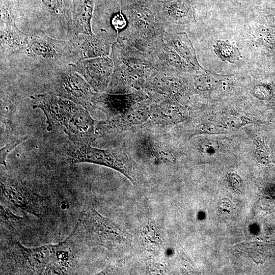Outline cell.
Instances as JSON below:
<instances>
[{"mask_svg": "<svg viewBox=\"0 0 275 275\" xmlns=\"http://www.w3.org/2000/svg\"><path fill=\"white\" fill-rule=\"evenodd\" d=\"M32 98L33 108L41 109L46 117L48 131L64 132L72 143L90 144L97 137L96 123L84 106L52 93Z\"/></svg>", "mask_w": 275, "mask_h": 275, "instance_id": "obj_1", "label": "cell"}, {"mask_svg": "<svg viewBox=\"0 0 275 275\" xmlns=\"http://www.w3.org/2000/svg\"><path fill=\"white\" fill-rule=\"evenodd\" d=\"M151 101L143 91L122 94L96 93L92 106L107 116L105 121L97 123V134L122 132L145 124L150 118Z\"/></svg>", "mask_w": 275, "mask_h": 275, "instance_id": "obj_2", "label": "cell"}, {"mask_svg": "<svg viewBox=\"0 0 275 275\" xmlns=\"http://www.w3.org/2000/svg\"><path fill=\"white\" fill-rule=\"evenodd\" d=\"M110 57L114 70L105 93L122 94L142 91L147 79L157 70L150 53L123 43H113Z\"/></svg>", "mask_w": 275, "mask_h": 275, "instance_id": "obj_3", "label": "cell"}, {"mask_svg": "<svg viewBox=\"0 0 275 275\" xmlns=\"http://www.w3.org/2000/svg\"><path fill=\"white\" fill-rule=\"evenodd\" d=\"M126 31L118 41L148 52L163 37L164 32L160 13L148 4L136 2L123 12Z\"/></svg>", "mask_w": 275, "mask_h": 275, "instance_id": "obj_4", "label": "cell"}, {"mask_svg": "<svg viewBox=\"0 0 275 275\" xmlns=\"http://www.w3.org/2000/svg\"><path fill=\"white\" fill-rule=\"evenodd\" d=\"M67 240L58 244L34 248H25L16 242L17 260L36 274H63L67 272L73 255Z\"/></svg>", "mask_w": 275, "mask_h": 275, "instance_id": "obj_5", "label": "cell"}, {"mask_svg": "<svg viewBox=\"0 0 275 275\" xmlns=\"http://www.w3.org/2000/svg\"><path fill=\"white\" fill-rule=\"evenodd\" d=\"M68 156L72 162H89L109 167L121 173L133 184L139 182L137 166L121 150L101 149L91 147L89 144L72 143Z\"/></svg>", "mask_w": 275, "mask_h": 275, "instance_id": "obj_6", "label": "cell"}, {"mask_svg": "<svg viewBox=\"0 0 275 275\" xmlns=\"http://www.w3.org/2000/svg\"><path fill=\"white\" fill-rule=\"evenodd\" d=\"M91 245L115 246L122 239L120 231L93 208L84 210L71 234Z\"/></svg>", "mask_w": 275, "mask_h": 275, "instance_id": "obj_7", "label": "cell"}, {"mask_svg": "<svg viewBox=\"0 0 275 275\" xmlns=\"http://www.w3.org/2000/svg\"><path fill=\"white\" fill-rule=\"evenodd\" d=\"M29 44L25 54L52 63L71 65L82 59L77 43L35 35L29 38Z\"/></svg>", "mask_w": 275, "mask_h": 275, "instance_id": "obj_8", "label": "cell"}, {"mask_svg": "<svg viewBox=\"0 0 275 275\" xmlns=\"http://www.w3.org/2000/svg\"><path fill=\"white\" fill-rule=\"evenodd\" d=\"M143 91L153 102L177 103L188 93V86L179 74L157 70L147 79Z\"/></svg>", "mask_w": 275, "mask_h": 275, "instance_id": "obj_9", "label": "cell"}, {"mask_svg": "<svg viewBox=\"0 0 275 275\" xmlns=\"http://www.w3.org/2000/svg\"><path fill=\"white\" fill-rule=\"evenodd\" d=\"M52 94L70 100L86 108L92 106L96 92L69 65L62 69L52 84Z\"/></svg>", "mask_w": 275, "mask_h": 275, "instance_id": "obj_10", "label": "cell"}, {"mask_svg": "<svg viewBox=\"0 0 275 275\" xmlns=\"http://www.w3.org/2000/svg\"><path fill=\"white\" fill-rule=\"evenodd\" d=\"M71 65L95 92L102 93L105 92L114 70V62L110 57L82 59Z\"/></svg>", "mask_w": 275, "mask_h": 275, "instance_id": "obj_11", "label": "cell"}, {"mask_svg": "<svg viewBox=\"0 0 275 275\" xmlns=\"http://www.w3.org/2000/svg\"><path fill=\"white\" fill-rule=\"evenodd\" d=\"M1 54L24 53L29 47V37L16 26L6 3H1Z\"/></svg>", "mask_w": 275, "mask_h": 275, "instance_id": "obj_12", "label": "cell"}, {"mask_svg": "<svg viewBox=\"0 0 275 275\" xmlns=\"http://www.w3.org/2000/svg\"><path fill=\"white\" fill-rule=\"evenodd\" d=\"M2 196L10 204L39 216L43 210L42 198L16 182H1Z\"/></svg>", "mask_w": 275, "mask_h": 275, "instance_id": "obj_13", "label": "cell"}, {"mask_svg": "<svg viewBox=\"0 0 275 275\" xmlns=\"http://www.w3.org/2000/svg\"><path fill=\"white\" fill-rule=\"evenodd\" d=\"M115 42L113 36L103 32L98 35L79 34L76 43L82 59H86L110 55L112 45Z\"/></svg>", "mask_w": 275, "mask_h": 275, "instance_id": "obj_14", "label": "cell"}, {"mask_svg": "<svg viewBox=\"0 0 275 275\" xmlns=\"http://www.w3.org/2000/svg\"><path fill=\"white\" fill-rule=\"evenodd\" d=\"M187 117L186 111L177 103L152 102L150 118L146 125L164 127L184 121Z\"/></svg>", "mask_w": 275, "mask_h": 275, "instance_id": "obj_15", "label": "cell"}, {"mask_svg": "<svg viewBox=\"0 0 275 275\" xmlns=\"http://www.w3.org/2000/svg\"><path fill=\"white\" fill-rule=\"evenodd\" d=\"M162 39L195 71H200L202 69L198 62L192 43L185 33H170L164 31Z\"/></svg>", "mask_w": 275, "mask_h": 275, "instance_id": "obj_16", "label": "cell"}, {"mask_svg": "<svg viewBox=\"0 0 275 275\" xmlns=\"http://www.w3.org/2000/svg\"><path fill=\"white\" fill-rule=\"evenodd\" d=\"M159 13L164 31L170 33L175 32L177 26L186 24L191 20L187 5L183 2L165 3Z\"/></svg>", "mask_w": 275, "mask_h": 275, "instance_id": "obj_17", "label": "cell"}, {"mask_svg": "<svg viewBox=\"0 0 275 275\" xmlns=\"http://www.w3.org/2000/svg\"><path fill=\"white\" fill-rule=\"evenodd\" d=\"M73 26L77 35L92 34L94 0H73Z\"/></svg>", "mask_w": 275, "mask_h": 275, "instance_id": "obj_18", "label": "cell"}, {"mask_svg": "<svg viewBox=\"0 0 275 275\" xmlns=\"http://www.w3.org/2000/svg\"><path fill=\"white\" fill-rule=\"evenodd\" d=\"M214 49L216 55L223 61L234 63L241 58L238 48L227 40H218L214 46Z\"/></svg>", "mask_w": 275, "mask_h": 275, "instance_id": "obj_19", "label": "cell"}, {"mask_svg": "<svg viewBox=\"0 0 275 275\" xmlns=\"http://www.w3.org/2000/svg\"><path fill=\"white\" fill-rule=\"evenodd\" d=\"M28 138L27 136L15 138L2 148L0 152L1 164L6 166V158L8 155L19 144L25 141Z\"/></svg>", "mask_w": 275, "mask_h": 275, "instance_id": "obj_20", "label": "cell"}, {"mask_svg": "<svg viewBox=\"0 0 275 275\" xmlns=\"http://www.w3.org/2000/svg\"><path fill=\"white\" fill-rule=\"evenodd\" d=\"M47 8L56 17L63 14V0H41Z\"/></svg>", "mask_w": 275, "mask_h": 275, "instance_id": "obj_21", "label": "cell"}, {"mask_svg": "<svg viewBox=\"0 0 275 275\" xmlns=\"http://www.w3.org/2000/svg\"><path fill=\"white\" fill-rule=\"evenodd\" d=\"M156 1L165 3L169 2H171L173 0H156Z\"/></svg>", "mask_w": 275, "mask_h": 275, "instance_id": "obj_22", "label": "cell"}]
</instances>
